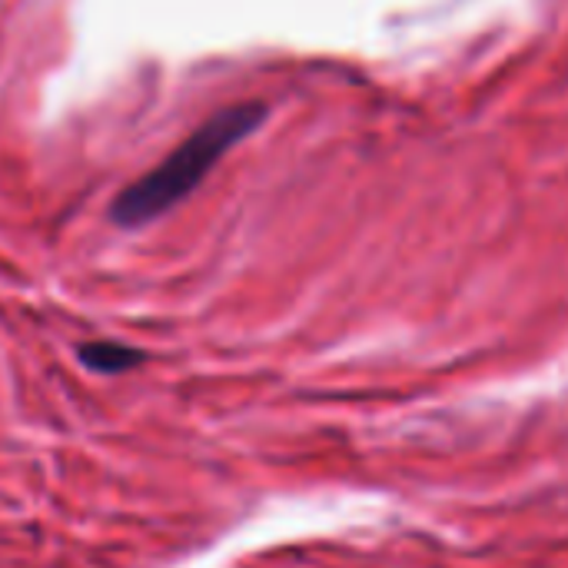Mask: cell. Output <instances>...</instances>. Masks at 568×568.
<instances>
[{"instance_id": "cell-2", "label": "cell", "mask_w": 568, "mask_h": 568, "mask_svg": "<svg viewBox=\"0 0 568 568\" xmlns=\"http://www.w3.org/2000/svg\"><path fill=\"white\" fill-rule=\"evenodd\" d=\"M77 356H80V363H83L87 369L106 373V376L126 373V369H133V366L143 363V353L133 349V346H123V343H83V346L77 349Z\"/></svg>"}, {"instance_id": "cell-1", "label": "cell", "mask_w": 568, "mask_h": 568, "mask_svg": "<svg viewBox=\"0 0 568 568\" xmlns=\"http://www.w3.org/2000/svg\"><path fill=\"white\" fill-rule=\"evenodd\" d=\"M266 120V103H233L213 113L206 123H200L160 166L133 180L110 206V220L116 226H143L166 210H173L180 200H186L203 176L220 163V156L246 140L260 123Z\"/></svg>"}]
</instances>
